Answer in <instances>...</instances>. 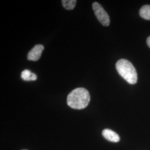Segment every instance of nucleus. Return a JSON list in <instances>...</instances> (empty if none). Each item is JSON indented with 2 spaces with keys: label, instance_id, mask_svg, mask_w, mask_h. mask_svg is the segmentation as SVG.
<instances>
[{
  "label": "nucleus",
  "instance_id": "obj_7",
  "mask_svg": "<svg viewBox=\"0 0 150 150\" xmlns=\"http://www.w3.org/2000/svg\"><path fill=\"white\" fill-rule=\"evenodd\" d=\"M139 15L144 19L150 20V6H143L139 10Z\"/></svg>",
  "mask_w": 150,
  "mask_h": 150
},
{
  "label": "nucleus",
  "instance_id": "obj_4",
  "mask_svg": "<svg viewBox=\"0 0 150 150\" xmlns=\"http://www.w3.org/2000/svg\"><path fill=\"white\" fill-rule=\"evenodd\" d=\"M44 47L42 45H37L35 46L28 53L27 59L29 61H37L40 59Z\"/></svg>",
  "mask_w": 150,
  "mask_h": 150
},
{
  "label": "nucleus",
  "instance_id": "obj_3",
  "mask_svg": "<svg viewBox=\"0 0 150 150\" xmlns=\"http://www.w3.org/2000/svg\"><path fill=\"white\" fill-rule=\"evenodd\" d=\"M92 8L97 18L102 25L104 26H109L110 22V17L102 6L95 2L92 4Z\"/></svg>",
  "mask_w": 150,
  "mask_h": 150
},
{
  "label": "nucleus",
  "instance_id": "obj_2",
  "mask_svg": "<svg viewBox=\"0 0 150 150\" xmlns=\"http://www.w3.org/2000/svg\"><path fill=\"white\" fill-rule=\"evenodd\" d=\"M116 68L119 75L129 83L134 85L137 81V74L134 66L129 61L125 59L118 60Z\"/></svg>",
  "mask_w": 150,
  "mask_h": 150
},
{
  "label": "nucleus",
  "instance_id": "obj_6",
  "mask_svg": "<svg viewBox=\"0 0 150 150\" xmlns=\"http://www.w3.org/2000/svg\"><path fill=\"white\" fill-rule=\"evenodd\" d=\"M21 78L23 80L29 81H35L37 80V76L32 73L30 70H25L22 72Z\"/></svg>",
  "mask_w": 150,
  "mask_h": 150
},
{
  "label": "nucleus",
  "instance_id": "obj_10",
  "mask_svg": "<svg viewBox=\"0 0 150 150\" xmlns=\"http://www.w3.org/2000/svg\"></svg>",
  "mask_w": 150,
  "mask_h": 150
},
{
  "label": "nucleus",
  "instance_id": "obj_1",
  "mask_svg": "<svg viewBox=\"0 0 150 150\" xmlns=\"http://www.w3.org/2000/svg\"><path fill=\"white\" fill-rule=\"evenodd\" d=\"M90 101V95L88 91L82 87L72 90L69 94L67 98V103L69 106L76 110L86 108Z\"/></svg>",
  "mask_w": 150,
  "mask_h": 150
},
{
  "label": "nucleus",
  "instance_id": "obj_9",
  "mask_svg": "<svg viewBox=\"0 0 150 150\" xmlns=\"http://www.w3.org/2000/svg\"><path fill=\"white\" fill-rule=\"evenodd\" d=\"M147 43L148 46L150 48V36L147 38Z\"/></svg>",
  "mask_w": 150,
  "mask_h": 150
},
{
  "label": "nucleus",
  "instance_id": "obj_8",
  "mask_svg": "<svg viewBox=\"0 0 150 150\" xmlns=\"http://www.w3.org/2000/svg\"><path fill=\"white\" fill-rule=\"evenodd\" d=\"M61 2L64 8L72 10L75 8L77 1L76 0H62Z\"/></svg>",
  "mask_w": 150,
  "mask_h": 150
},
{
  "label": "nucleus",
  "instance_id": "obj_5",
  "mask_svg": "<svg viewBox=\"0 0 150 150\" xmlns=\"http://www.w3.org/2000/svg\"><path fill=\"white\" fill-rule=\"evenodd\" d=\"M102 134L105 139L110 142H118L120 139L119 135L110 129H103L102 131Z\"/></svg>",
  "mask_w": 150,
  "mask_h": 150
}]
</instances>
